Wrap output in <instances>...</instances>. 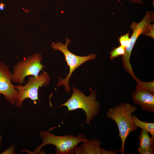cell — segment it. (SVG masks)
I'll return each mask as SVG.
<instances>
[{"instance_id": "cell-1", "label": "cell", "mask_w": 154, "mask_h": 154, "mask_svg": "<svg viewBox=\"0 0 154 154\" xmlns=\"http://www.w3.org/2000/svg\"><path fill=\"white\" fill-rule=\"evenodd\" d=\"M137 110L136 106L125 102L111 108L106 113L107 117L113 120L117 124L121 141L119 151L122 154H124L125 145L127 138L131 132L137 129L132 117L133 114Z\"/></svg>"}, {"instance_id": "cell-2", "label": "cell", "mask_w": 154, "mask_h": 154, "mask_svg": "<svg viewBox=\"0 0 154 154\" xmlns=\"http://www.w3.org/2000/svg\"><path fill=\"white\" fill-rule=\"evenodd\" d=\"M72 90V95L69 99L57 108L66 106L68 112L78 109L82 110L86 115V123L90 125V121L100 112V104L96 100V92L91 90L90 95L86 96L76 87H73Z\"/></svg>"}, {"instance_id": "cell-3", "label": "cell", "mask_w": 154, "mask_h": 154, "mask_svg": "<svg viewBox=\"0 0 154 154\" xmlns=\"http://www.w3.org/2000/svg\"><path fill=\"white\" fill-rule=\"evenodd\" d=\"M39 135L42 139V143L36 148L33 154L40 153L42 147L48 144L55 146V154L75 153L78 145L80 143L88 140L83 134H79L76 136L71 135L60 136L55 135L46 130L40 131Z\"/></svg>"}, {"instance_id": "cell-4", "label": "cell", "mask_w": 154, "mask_h": 154, "mask_svg": "<svg viewBox=\"0 0 154 154\" xmlns=\"http://www.w3.org/2000/svg\"><path fill=\"white\" fill-rule=\"evenodd\" d=\"M153 12L147 11L142 20L138 23L133 22L131 28L132 34L130 38L128 45L125 48V53L122 56V62L125 70L131 76H135L130 60L132 50L139 36L141 34L145 35L152 28L154 24L151 23L154 21Z\"/></svg>"}, {"instance_id": "cell-5", "label": "cell", "mask_w": 154, "mask_h": 154, "mask_svg": "<svg viewBox=\"0 0 154 154\" xmlns=\"http://www.w3.org/2000/svg\"><path fill=\"white\" fill-rule=\"evenodd\" d=\"M43 60L40 54L37 53L18 62L13 68L11 81L19 84H25V78L28 76H37L44 65L41 62Z\"/></svg>"}, {"instance_id": "cell-6", "label": "cell", "mask_w": 154, "mask_h": 154, "mask_svg": "<svg viewBox=\"0 0 154 154\" xmlns=\"http://www.w3.org/2000/svg\"><path fill=\"white\" fill-rule=\"evenodd\" d=\"M70 42L71 41L69 39L66 38L64 44L61 42H58L56 44L52 42L51 45L54 51L58 50L63 53L67 64L69 66V72L67 77L63 79L60 77V80L57 85V87L61 85L64 86V90L68 93H69L70 91V87L69 84V80L74 71L85 62L95 59L97 56L96 53L90 54L86 56L75 55L68 48V45Z\"/></svg>"}, {"instance_id": "cell-7", "label": "cell", "mask_w": 154, "mask_h": 154, "mask_svg": "<svg viewBox=\"0 0 154 154\" xmlns=\"http://www.w3.org/2000/svg\"><path fill=\"white\" fill-rule=\"evenodd\" d=\"M50 78L48 73L43 71L37 76H31L29 77L27 83L24 85L19 84L14 85L18 90V94L15 105L21 107L23 101L29 98L33 101L35 104L39 100L38 91L40 87L46 86L50 83Z\"/></svg>"}, {"instance_id": "cell-8", "label": "cell", "mask_w": 154, "mask_h": 154, "mask_svg": "<svg viewBox=\"0 0 154 154\" xmlns=\"http://www.w3.org/2000/svg\"><path fill=\"white\" fill-rule=\"evenodd\" d=\"M12 73L9 67L0 62V94L12 105H15L18 92L11 82Z\"/></svg>"}, {"instance_id": "cell-9", "label": "cell", "mask_w": 154, "mask_h": 154, "mask_svg": "<svg viewBox=\"0 0 154 154\" xmlns=\"http://www.w3.org/2000/svg\"><path fill=\"white\" fill-rule=\"evenodd\" d=\"M131 96L134 103L139 105L141 110L154 113V93L135 89Z\"/></svg>"}, {"instance_id": "cell-10", "label": "cell", "mask_w": 154, "mask_h": 154, "mask_svg": "<svg viewBox=\"0 0 154 154\" xmlns=\"http://www.w3.org/2000/svg\"><path fill=\"white\" fill-rule=\"evenodd\" d=\"M139 140V145L137 149L139 154L154 153V139L147 131L142 129Z\"/></svg>"}, {"instance_id": "cell-11", "label": "cell", "mask_w": 154, "mask_h": 154, "mask_svg": "<svg viewBox=\"0 0 154 154\" xmlns=\"http://www.w3.org/2000/svg\"><path fill=\"white\" fill-rule=\"evenodd\" d=\"M101 142L93 139L83 142L80 147H78L75 153L82 154H102L103 149L100 147Z\"/></svg>"}, {"instance_id": "cell-12", "label": "cell", "mask_w": 154, "mask_h": 154, "mask_svg": "<svg viewBox=\"0 0 154 154\" xmlns=\"http://www.w3.org/2000/svg\"><path fill=\"white\" fill-rule=\"evenodd\" d=\"M133 119L135 125L149 133L151 137L154 139V123L144 122L140 120L136 116L132 115Z\"/></svg>"}, {"instance_id": "cell-13", "label": "cell", "mask_w": 154, "mask_h": 154, "mask_svg": "<svg viewBox=\"0 0 154 154\" xmlns=\"http://www.w3.org/2000/svg\"><path fill=\"white\" fill-rule=\"evenodd\" d=\"M136 89L142 90L154 93V81L146 82L140 80L137 82Z\"/></svg>"}, {"instance_id": "cell-14", "label": "cell", "mask_w": 154, "mask_h": 154, "mask_svg": "<svg viewBox=\"0 0 154 154\" xmlns=\"http://www.w3.org/2000/svg\"><path fill=\"white\" fill-rule=\"evenodd\" d=\"M125 48L120 45L114 48L110 52L109 58L110 60H113L119 56L123 55L125 53Z\"/></svg>"}, {"instance_id": "cell-15", "label": "cell", "mask_w": 154, "mask_h": 154, "mask_svg": "<svg viewBox=\"0 0 154 154\" xmlns=\"http://www.w3.org/2000/svg\"><path fill=\"white\" fill-rule=\"evenodd\" d=\"M118 40L120 45L125 48L128 45L129 42V33L121 36Z\"/></svg>"}, {"instance_id": "cell-16", "label": "cell", "mask_w": 154, "mask_h": 154, "mask_svg": "<svg viewBox=\"0 0 154 154\" xmlns=\"http://www.w3.org/2000/svg\"><path fill=\"white\" fill-rule=\"evenodd\" d=\"M15 153L14 147L12 145L4 151L1 154H14Z\"/></svg>"}, {"instance_id": "cell-17", "label": "cell", "mask_w": 154, "mask_h": 154, "mask_svg": "<svg viewBox=\"0 0 154 154\" xmlns=\"http://www.w3.org/2000/svg\"><path fill=\"white\" fill-rule=\"evenodd\" d=\"M118 151L117 150H108L104 149H103L102 154H116Z\"/></svg>"}, {"instance_id": "cell-18", "label": "cell", "mask_w": 154, "mask_h": 154, "mask_svg": "<svg viewBox=\"0 0 154 154\" xmlns=\"http://www.w3.org/2000/svg\"><path fill=\"white\" fill-rule=\"evenodd\" d=\"M129 1L133 3L144 4L143 2L141 0H129ZM119 2H121L120 0H118Z\"/></svg>"}, {"instance_id": "cell-19", "label": "cell", "mask_w": 154, "mask_h": 154, "mask_svg": "<svg viewBox=\"0 0 154 154\" xmlns=\"http://www.w3.org/2000/svg\"><path fill=\"white\" fill-rule=\"evenodd\" d=\"M5 4L4 3H0V10H3L5 8Z\"/></svg>"}, {"instance_id": "cell-20", "label": "cell", "mask_w": 154, "mask_h": 154, "mask_svg": "<svg viewBox=\"0 0 154 154\" xmlns=\"http://www.w3.org/2000/svg\"><path fill=\"white\" fill-rule=\"evenodd\" d=\"M1 138L2 137H1V135L0 134V146L1 145Z\"/></svg>"}, {"instance_id": "cell-21", "label": "cell", "mask_w": 154, "mask_h": 154, "mask_svg": "<svg viewBox=\"0 0 154 154\" xmlns=\"http://www.w3.org/2000/svg\"><path fill=\"white\" fill-rule=\"evenodd\" d=\"M153 5H154V0H153Z\"/></svg>"}]
</instances>
